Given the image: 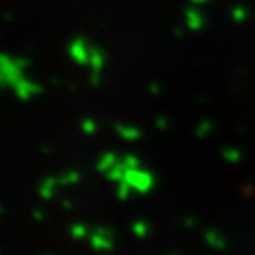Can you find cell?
<instances>
[{"label":"cell","instance_id":"obj_1","mask_svg":"<svg viewBox=\"0 0 255 255\" xmlns=\"http://www.w3.org/2000/svg\"><path fill=\"white\" fill-rule=\"evenodd\" d=\"M28 59L23 57H11L7 53H0V91L9 89L14 91L21 80L27 78L25 71L28 68Z\"/></svg>","mask_w":255,"mask_h":255},{"label":"cell","instance_id":"obj_2","mask_svg":"<svg viewBox=\"0 0 255 255\" xmlns=\"http://www.w3.org/2000/svg\"><path fill=\"white\" fill-rule=\"evenodd\" d=\"M121 181L126 183L128 186L131 188L133 193H138V195H147L156 186L154 174H152L149 168L142 167V165L136 168H131V170H128Z\"/></svg>","mask_w":255,"mask_h":255},{"label":"cell","instance_id":"obj_3","mask_svg":"<svg viewBox=\"0 0 255 255\" xmlns=\"http://www.w3.org/2000/svg\"><path fill=\"white\" fill-rule=\"evenodd\" d=\"M89 245L94 252L107 254L116 247V234L108 227H94L89 234Z\"/></svg>","mask_w":255,"mask_h":255},{"label":"cell","instance_id":"obj_4","mask_svg":"<svg viewBox=\"0 0 255 255\" xmlns=\"http://www.w3.org/2000/svg\"><path fill=\"white\" fill-rule=\"evenodd\" d=\"M91 48H92V44H89L87 41H85V37H75V39L69 43L68 53L73 62H76L78 66H89Z\"/></svg>","mask_w":255,"mask_h":255},{"label":"cell","instance_id":"obj_5","mask_svg":"<svg viewBox=\"0 0 255 255\" xmlns=\"http://www.w3.org/2000/svg\"><path fill=\"white\" fill-rule=\"evenodd\" d=\"M105 62H107V55H105L103 50L98 46H92L91 57H89V68H91V76H89V80H91V84L94 85V87H98L101 82V73H103V69H105Z\"/></svg>","mask_w":255,"mask_h":255},{"label":"cell","instance_id":"obj_6","mask_svg":"<svg viewBox=\"0 0 255 255\" xmlns=\"http://www.w3.org/2000/svg\"><path fill=\"white\" fill-rule=\"evenodd\" d=\"M12 92H14L16 98H18L20 101H30L43 92V85H41L39 82H36V80H32L27 76V78H23L20 84L16 85V89Z\"/></svg>","mask_w":255,"mask_h":255},{"label":"cell","instance_id":"obj_7","mask_svg":"<svg viewBox=\"0 0 255 255\" xmlns=\"http://www.w3.org/2000/svg\"><path fill=\"white\" fill-rule=\"evenodd\" d=\"M60 186V181H59V175H46L43 181L39 183L37 186V193L43 200H52L53 197L57 195V191H59Z\"/></svg>","mask_w":255,"mask_h":255},{"label":"cell","instance_id":"obj_8","mask_svg":"<svg viewBox=\"0 0 255 255\" xmlns=\"http://www.w3.org/2000/svg\"><path fill=\"white\" fill-rule=\"evenodd\" d=\"M114 129H116L117 136H119V138H123L124 142H138V140L143 136L142 129H140V128H136V126H133V124L117 123L116 126H114Z\"/></svg>","mask_w":255,"mask_h":255},{"label":"cell","instance_id":"obj_9","mask_svg":"<svg viewBox=\"0 0 255 255\" xmlns=\"http://www.w3.org/2000/svg\"><path fill=\"white\" fill-rule=\"evenodd\" d=\"M184 25L193 32L202 30L204 25H206V16L197 7H188L186 11H184Z\"/></svg>","mask_w":255,"mask_h":255},{"label":"cell","instance_id":"obj_10","mask_svg":"<svg viewBox=\"0 0 255 255\" xmlns=\"http://www.w3.org/2000/svg\"><path fill=\"white\" fill-rule=\"evenodd\" d=\"M204 241H206L207 247H211L213 250H223L227 247V239L216 229H209V231L204 232Z\"/></svg>","mask_w":255,"mask_h":255},{"label":"cell","instance_id":"obj_11","mask_svg":"<svg viewBox=\"0 0 255 255\" xmlns=\"http://www.w3.org/2000/svg\"><path fill=\"white\" fill-rule=\"evenodd\" d=\"M119 158H121V156H117L114 151L103 152V154L98 158V161H96V170L105 175L112 167H114V165L117 163V161H119Z\"/></svg>","mask_w":255,"mask_h":255},{"label":"cell","instance_id":"obj_12","mask_svg":"<svg viewBox=\"0 0 255 255\" xmlns=\"http://www.w3.org/2000/svg\"><path fill=\"white\" fill-rule=\"evenodd\" d=\"M59 181H60V186H76V184H80V181H82V174H80L78 170H75V168L64 170L62 174L59 175Z\"/></svg>","mask_w":255,"mask_h":255},{"label":"cell","instance_id":"obj_13","mask_svg":"<svg viewBox=\"0 0 255 255\" xmlns=\"http://www.w3.org/2000/svg\"><path fill=\"white\" fill-rule=\"evenodd\" d=\"M89 234H91V231H89V227L85 223L76 222L69 225V236H71L73 239H76V241H82V239L89 238Z\"/></svg>","mask_w":255,"mask_h":255},{"label":"cell","instance_id":"obj_14","mask_svg":"<svg viewBox=\"0 0 255 255\" xmlns=\"http://www.w3.org/2000/svg\"><path fill=\"white\" fill-rule=\"evenodd\" d=\"M149 231H151V227H149L147 222H143V220H136V222H133L131 225V232L136 236L138 239H143L149 236Z\"/></svg>","mask_w":255,"mask_h":255},{"label":"cell","instance_id":"obj_15","mask_svg":"<svg viewBox=\"0 0 255 255\" xmlns=\"http://www.w3.org/2000/svg\"><path fill=\"white\" fill-rule=\"evenodd\" d=\"M222 156H223V159H225V161H229V163H239V161L243 159V152L239 151V149H236V147L223 149Z\"/></svg>","mask_w":255,"mask_h":255},{"label":"cell","instance_id":"obj_16","mask_svg":"<svg viewBox=\"0 0 255 255\" xmlns=\"http://www.w3.org/2000/svg\"><path fill=\"white\" fill-rule=\"evenodd\" d=\"M80 129H82L85 135H94V133H98V129H100V124L96 123L92 117H85V119L80 123Z\"/></svg>","mask_w":255,"mask_h":255},{"label":"cell","instance_id":"obj_17","mask_svg":"<svg viewBox=\"0 0 255 255\" xmlns=\"http://www.w3.org/2000/svg\"><path fill=\"white\" fill-rule=\"evenodd\" d=\"M231 18L236 21V23H243V21L248 18V11L243 7V5H236V7H232V11H231Z\"/></svg>","mask_w":255,"mask_h":255},{"label":"cell","instance_id":"obj_18","mask_svg":"<svg viewBox=\"0 0 255 255\" xmlns=\"http://www.w3.org/2000/svg\"><path fill=\"white\" fill-rule=\"evenodd\" d=\"M211 131H213V123H209V121H204V123L197 124L195 133H197V136H199V138H206V136L209 135Z\"/></svg>","mask_w":255,"mask_h":255},{"label":"cell","instance_id":"obj_19","mask_svg":"<svg viewBox=\"0 0 255 255\" xmlns=\"http://www.w3.org/2000/svg\"><path fill=\"white\" fill-rule=\"evenodd\" d=\"M154 124H156V128H158V129H167V128H168V119H167V117H163V116H159V117H156Z\"/></svg>","mask_w":255,"mask_h":255},{"label":"cell","instance_id":"obj_20","mask_svg":"<svg viewBox=\"0 0 255 255\" xmlns=\"http://www.w3.org/2000/svg\"><path fill=\"white\" fill-rule=\"evenodd\" d=\"M32 216H34L36 222H43V220L46 218V216H44V211H41V209H36V211L32 213Z\"/></svg>","mask_w":255,"mask_h":255},{"label":"cell","instance_id":"obj_21","mask_svg":"<svg viewBox=\"0 0 255 255\" xmlns=\"http://www.w3.org/2000/svg\"><path fill=\"white\" fill-rule=\"evenodd\" d=\"M62 207L64 209H73V202L71 200H62Z\"/></svg>","mask_w":255,"mask_h":255},{"label":"cell","instance_id":"obj_22","mask_svg":"<svg viewBox=\"0 0 255 255\" xmlns=\"http://www.w3.org/2000/svg\"><path fill=\"white\" fill-rule=\"evenodd\" d=\"M193 5H199V4H206V2H209V0H190Z\"/></svg>","mask_w":255,"mask_h":255},{"label":"cell","instance_id":"obj_23","mask_svg":"<svg viewBox=\"0 0 255 255\" xmlns=\"http://www.w3.org/2000/svg\"><path fill=\"white\" fill-rule=\"evenodd\" d=\"M151 92L154 94V92H159V85L158 84H151Z\"/></svg>","mask_w":255,"mask_h":255},{"label":"cell","instance_id":"obj_24","mask_svg":"<svg viewBox=\"0 0 255 255\" xmlns=\"http://www.w3.org/2000/svg\"><path fill=\"white\" fill-rule=\"evenodd\" d=\"M0 215H2V207H0Z\"/></svg>","mask_w":255,"mask_h":255},{"label":"cell","instance_id":"obj_25","mask_svg":"<svg viewBox=\"0 0 255 255\" xmlns=\"http://www.w3.org/2000/svg\"><path fill=\"white\" fill-rule=\"evenodd\" d=\"M44 255H52V254H44Z\"/></svg>","mask_w":255,"mask_h":255}]
</instances>
